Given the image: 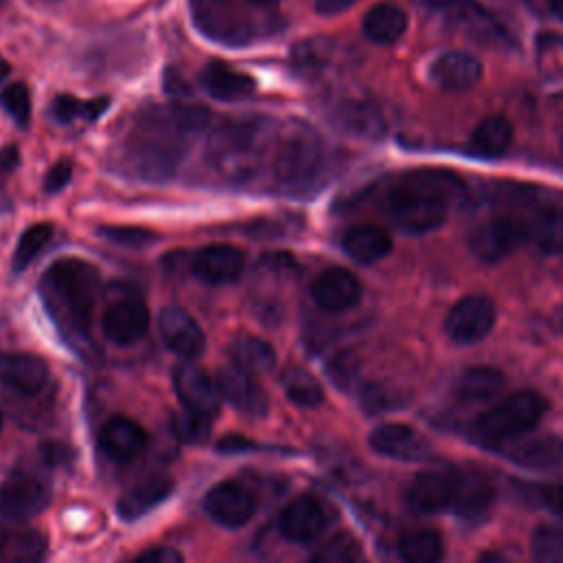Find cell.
Returning a JSON list of instances; mask_svg holds the SVG:
<instances>
[{
    "instance_id": "6da1fadb",
    "label": "cell",
    "mask_w": 563,
    "mask_h": 563,
    "mask_svg": "<svg viewBox=\"0 0 563 563\" xmlns=\"http://www.w3.org/2000/svg\"><path fill=\"white\" fill-rule=\"evenodd\" d=\"M209 123V112L189 103L141 110L119 147V167L136 180L165 183Z\"/></svg>"
},
{
    "instance_id": "7a4b0ae2",
    "label": "cell",
    "mask_w": 563,
    "mask_h": 563,
    "mask_svg": "<svg viewBox=\"0 0 563 563\" xmlns=\"http://www.w3.org/2000/svg\"><path fill=\"white\" fill-rule=\"evenodd\" d=\"M457 185L460 183L444 172H411L387 189L385 211L402 231H433L446 220Z\"/></svg>"
},
{
    "instance_id": "3957f363",
    "label": "cell",
    "mask_w": 563,
    "mask_h": 563,
    "mask_svg": "<svg viewBox=\"0 0 563 563\" xmlns=\"http://www.w3.org/2000/svg\"><path fill=\"white\" fill-rule=\"evenodd\" d=\"M271 172L275 185L295 198L317 194L328 178V152L323 139L308 125L288 123L275 143Z\"/></svg>"
},
{
    "instance_id": "277c9868",
    "label": "cell",
    "mask_w": 563,
    "mask_h": 563,
    "mask_svg": "<svg viewBox=\"0 0 563 563\" xmlns=\"http://www.w3.org/2000/svg\"><path fill=\"white\" fill-rule=\"evenodd\" d=\"M99 271L79 257H64L51 264L42 279V297L51 312L66 328L86 336L92 325V310L99 297Z\"/></svg>"
},
{
    "instance_id": "5b68a950",
    "label": "cell",
    "mask_w": 563,
    "mask_h": 563,
    "mask_svg": "<svg viewBox=\"0 0 563 563\" xmlns=\"http://www.w3.org/2000/svg\"><path fill=\"white\" fill-rule=\"evenodd\" d=\"M545 409L548 402L541 394L532 389L515 391L473 420L471 440L484 446L499 449L501 444L530 433L545 413Z\"/></svg>"
},
{
    "instance_id": "8992f818",
    "label": "cell",
    "mask_w": 563,
    "mask_h": 563,
    "mask_svg": "<svg viewBox=\"0 0 563 563\" xmlns=\"http://www.w3.org/2000/svg\"><path fill=\"white\" fill-rule=\"evenodd\" d=\"M264 125L266 119L246 117L227 121L222 128H218L209 141L211 167L231 180L251 178L262 150Z\"/></svg>"
},
{
    "instance_id": "52a82bcc",
    "label": "cell",
    "mask_w": 563,
    "mask_h": 563,
    "mask_svg": "<svg viewBox=\"0 0 563 563\" xmlns=\"http://www.w3.org/2000/svg\"><path fill=\"white\" fill-rule=\"evenodd\" d=\"M530 242L528 220L515 216H493L471 233V251L484 262H499Z\"/></svg>"
},
{
    "instance_id": "ba28073f",
    "label": "cell",
    "mask_w": 563,
    "mask_h": 563,
    "mask_svg": "<svg viewBox=\"0 0 563 563\" xmlns=\"http://www.w3.org/2000/svg\"><path fill=\"white\" fill-rule=\"evenodd\" d=\"M497 321L495 303L486 295H466L444 317V332L453 343L473 345L490 334Z\"/></svg>"
},
{
    "instance_id": "9c48e42d",
    "label": "cell",
    "mask_w": 563,
    "mask_h": 563,
    "mask_svg": "<svg viewBox=\"0 0 563 563\" xmlns=\"http://www.w3.org/2000/svg\"><path fill=\"white\" fill-rule=\"evenodd\" d=\"M51 493L42 477L15 471L0 488V515L13 523H26L48 506Z\"/></svg>"
},
{
    "instance_id": "30bf717a",
    "label": "cell",
    "mask_w": 563,
    "mask_h": 563,
    "mask_svg": "<svg viewBox=\"0 0 563 563\" xmlns=\"http://www.w3.org/2000/svg\"><path fill=\"white\" fill-rule=\"evenodd\" d=\"M457 495V468H433L418 473L407 488V506L418 515L453 510Z\"/></svg>"
},
{
    "instance_id": "8fae6325",
    "label": "cell",
    "mask_w": 563,
    "mask_h": 563,
    "mask_svg": "<svg viewBox=\"0 0 563 563\" xmlns=\"http://www.w3.org/2000/svg\"><path fill=\"white\" fill-rule=\"evenodd\" d=\"M150 328V310L145 301L123 290L103 312L101 317V330L106 339L114 345H132L145 336Z\"/></svg>"
},
{
    "instance_id": "7c38bea8",
    "label": "cell",
    "mask_w": 563,
    "mask_h": 563,
    "mask_svg": "<svg viewBox=\"0 0 563 563\" xmlns=\"http://www.w3.org/2000/svg\"><path fill=\"white\" fill-rule=\"evenodd\" d=\"M310 297L325 312H345L361 301L363 286L352 271L330 266L310 282Z\"/></svg>"
},
{
    "instance_id": "4fadbf2b",
    "label": "cell",
    "mask_w": 563,
    "mask_h": 563,
    "mask_svg": "<svg viewBox=\"0 0 563 563\" xmlns=\"http://www.w3.org/2000/svg\"><path fill=\"white\" fill-rule=\"evenodd\" d=\"M174 391L185 409L216 418L220 413V391L216 380L209 378L205 369L194 363H178L172 374Z\"/></svg>"
},
{
    "instance_id": "5bb4252c",
    "label": "cell",
    "mask_w": 563,
    "mask_h": 563,
    "mask_svg": "<svg viewBox=\"0 0 563 563\" xmlns=\"http://www.w3.org/2000/svg\"><path fill=\"white\" fill-rule=\"evenodd\" d=\"M205 510L216 523L224 528H240L253 517L255 497L244 484L224 479L211 486L205 495Z\"/></svg>"
},
{
    "instance_id": "9a60e30c",
    "label": "cell",
    "mask_w": 563,
    "mask_h": 563,
    "mask_svg": "<svg viewBox=\"0 0 563 563\" xmlns=\"http://www.w3.org/2000/svg\"><path fill=\"white\" fill-rule=\"evenodd\" d=\"M328 526V508L314 495H299L290 499L279 515V530L295 543L317 539Z\"/></svg>"
},
{
    "instance_id": "2e32d148",
    "label": "cell",
    "mask_w": 563,
    "mask_h": 563,
    "mask_svg": "<svg viewBox=\"0 0 563 563\" xmlns=\"http://www.w3.org/2000/svg\"><path fill=\"white\" fill-rule=\"evenodd\" d=\"M216 387L227 402L246 416H264L268 411V398L262 385L253 374L235 367L233 363L218 369Z\"/></svg>"
},
{
    "instance_id": "e0dca14e",
    "label": "cell",
    "mask_w": 563,
    "mask_h": 563,
    "mask_svg": "<svg viewBox=\"0 0 563 563\" xmlns=\"http://www.w3.org/2000/svg\"><path fill=\"white\" fill-rule=\"evenodd\" d=\"M158 332L165 345L183 358L200 356L207 343L198 321L185 308H178V306H167L161 310Z\"/></svg>"
},
{
    "instance_id": "ac0fdd59",
    "label": "cell",
    "mask_w": 563,
    "mask_h": 563,
    "mask_svg": "<svg viewBox=\"0 0 563 563\" xmlns=\"http://www.w3.org/2000/svg\"><path fill=\"white\" fill-rule=\"evenodd\" d=\"M497 451L506 455V460L515 462L521 468L530 471H548L556 468L563 462V440L556 435H521L506 444H501Z\"/></svg>"
},
{
    "instance_id": "d6986e66",
    "label": "cell",
    "mask_w": 563,
    "mask_h": 563,
    "mask_svg": "<svg viewBox=\"0 0 563 563\" xmlns=\"http://www.w3.org/2000/svg\"><path fill=\"white\" fill-rule=\"evenodd\" d=\"M482 62L460 48L444 51L431 62L429 77L431 81L449 92H464L482 79Z\"/></svg>"
},
{
    "instance_id": "ffe728a7",
    "label": "cell",
    "mask_w": 563,
    "mask_h": 563,
    "mask_svg": "<svg viewBox=\"0 0 563 563\" xmlns=\"http://www.w3.org/2000/svg\"><path fill=\"white\" fill-rule=\"evenodd\" d=\"M369 446L378 455L405 460V462L424 460L431 453L429 442L416 429H411L409 424H400V422L378 424L369 433Z\"/></svg>"
},
{
    "instance_id": "44dd1931",
    "label": "cell",
    "mask_w": 563,
    "mask_h": 563,
    "mask_svg": "<svg viewBox=\"0 0 563 563\" xmlns=\"http://www.w3.org/2000/svg\"><path fill=\"white\" fill-rule=\"evenodd\" d=\"M147 446V433L143 427L125 416L110 418L99 431V449L112 462H132Z\"/></svg>"
},
{
    "instance_id": "7402d4cb",
    "label": "cell",
    "mask_w": 563,
    "mask_h": 563,
    "mask_svg": "<svg viewBox=\"0 0 563 563\" xmlns=\"http://www.w3.org/2000/svg\"><path fill=\"white\" fill-rule=\"evenodd\" d=\"M244 253L233 244H209L191 260L194 275L205 284H229L240 277Z\"/></svg>"
},
{
    "instance_id": "603a6c76",
    "label": "cell",
    "mask_w": 563,
    "mask_h": 563,
    "mask_svg": "<svg viewBox=\"0 0 563 563\" xmlns=\"http://www.w3.org/2000/svg\"><path fill=\"white\" fill-rule=\"evenodd\" d=\"M330 121L341 132L356 139H380L385 132V119L380 110L369 101L343 99L330 108Z\"/></svg>"
},
{
    "instance_id": "cb8c5ba5",
    "label": "cell",
    "mask_w": 563,
    "mask_h": 563,
    "mask_svg": "<svg viewBox=\"0 0 563 563\" xmlns=\"http://www.w3.org/2000/svg\"><path fill=\"white\" fill-rule=\"evenodd\" d=\"M495 501V488L488 477L475 468H457V495L453 512L466 521H479Z\"/></svg>"
},
{
    "instance_id": "d4e9b609",
    "label": "cell",
    "mask_w": 563,
    "mask_h": 563,
    "mask_svg": "<svg viewBox=\"0 0 563 563\" xmlns=\"http://www.w3.org/2000/svg\"><path fill=\"white\" fill-rule=\"evenodd\" d=\"M0 380L13 391L37 394L48 380V367L35 354L0 352Z\"/></svg>"
},
{
    "instance_id": "484cf974",
    "label": "cell",
    "mask_w": 563,
    "mask_h": 563,
    "mask_svg": "<svg viewBox=\"0 0 563 563\" xmlns=\"http://www.w3.org/2000/svg\"><path fill=\"white\" fill-rule=\"evenodd\" d=\"M174 490V482L167 475H154L136 486L128 488L119 501H117V512L125 521H134L143 515H147L152 508L163 504Z\"/></svg>"
},
{
    "instance_id": "4316f807",
    "label": "cell",
    "mask_w": 563,
    "mask_h": 563,
    "mask_svg": "<svg viewBox=\"0 0 563 563\" xmlns=\"http://www.w3.org/2000/svg\"><path fill=\"white\" fill-rule=\"evenodd\" d=\"M200 81L202 88L220 101L246 99L255 90V79L251 75L240 73L220 59H213L202 68Z\"/></svg>"
},
{
    "instance_id": "83f0119b",
    "label": "cell",
    "mask_w": 563,
    "mask_h": 563,
    "mask_svg": "<svg viewBox=\"0 0 563 563\" xmlns=\"http://www.w3.org/2000/svg\"><path fill=\"white\" fill-rule=\"evenodd\" d=\"M343 251L361 264H374L389 255L391 251V235L376 224H356L350 227L341 238Z\"/></svg>"
},
{
    "instance_id": "f1b7e54d",
    "label": "cell",
    "mask_w": 563,
    "mask_h": 563,
    "mask_svg": "<svg viewBox=\"0 0 563 563\" xmlns=\"http://www.w3.org/2000/svg\"><path fill=\"white\" fill-rule=\"evenodd\" d=\"M407 13L394 2L374 4L363 18V33L369 42L387 46L398 42L407 31Z\"/></svg>"
},
{
    "instance_id": "f546056e",
    "label": "cell",
    "mask_w": 563,
    "mask_h": 563,
    "mask_svg": "<svg viewBox=\"0 0 563 563\" xmlns=\"http://www.w3.org/2000/svg\"><path fill=\"white\" fill-rule=\"evenodd\" d=\"M512 123L501 114H490L482 119L468 139V150L482 158L504 156L512 143Z\"/></svg>"
},
{
    "instance_id": "4dcf8cb0",
    "label": "cell",
    "mask_w": 563,
    "mask_h": 563,
    "mask_svg": "<svg viewBox=\"0 0 563 563\" xmlns=\"http://www.w3.org/2000/svg\"><path fill=\"white\" fill-rule=\"evenodd\" d=\"M229 358L235 367H240L253 376L273 369L275 361H277L273 345L266 343L264 339H257L251 334H242L231 341Z\"/></svg>"
},
{
    "instance_id": "1f68e13d",
    "label": "cell",
    "mask_w": 563,
    "mask_h": 563,
    "mask_svg": "<svg viewBox=\"0 0 563 563\" xmlns=\"http://www.w3.org/2000/svg\"><path fill=\"white\" fill-rule=\"evenodd\" d=\"M506 378L497 367L490 365H475L468 367L455 385V394L464 402H482L497 396L504 387Z\"/></svg>"
},
{
    "instance_id": "d6a6232c",
    "label": "cell",
    "mask_w": 563,
    "mask_h": 563,
    "mask_svg": "<svg viewBox=\"0 0 563 563\" xmlns=\"http://www.w3.org/2000/svg\"><path fill=\"white\" fill-rule=\"evenodd\" d=\"M530 242L545 255H563V209L545 207L528 220Z\"/></svg>"
},
{
    "instance_id": "836d02e7",
    "label": "cell",
    "mask_w": 563,
    "mask_h": 563,
    "mask_svg": "<svg viewBox=\"0 0 563 563\" xmlns=\"http://www.w3.org/2000/svg\"><path fill=\"white\" fill-rule=\"evenodd\" d=\"M440 9H444L457 24H462L471 35L484 40H497L499 24L482 11V7L473 0H435Z\"/></svg>"
},
{
    "instance_id": "e575fe53",
    "label": "cell",
    "mask_w": 563,
    "mask_h": 563,
    "mask_svg": "<svg viewBox=\"0 0 563 563\" xmlns=\"http://www.w3.org/2000/svg\"><path fill=\"white\" fill-rule=\"evenodd\" d=\"M396 550L405 563H440L444 556L440 534L422 528L400 534Z\"/></svg>"
},
{
    "instance_id": "d590c367",
    "label": "cell",
    "mask_w": 563,
    "mask_h": 563,
    "mask_svg": "<svg viewBox=\"0 0 563 563\" xmlns=\"http://www.w3.org/2000/svg\"><path fill=\"white\" fill-rule=\"evenodd\" d=\"M308 563H369V559L350 532H336L312 552Z\"/></svg>"
},
{
    "instance_id": "8d00e7d4",
    "label": "cell",
    "mask_w": 563,
    "mask_h": 563,
    "mask_svg": "<svg viewBox=\"0 0 563 563\" xmlns=\"http://www.w3.org/2000/svg\"><path fill=\"white\" fill-rule=\"evenodd\" d=\"M108 106H110L108 97H97V99H90V101H81L73 95H57L53 106H51V112H53V119L57 123H70V121H77V119H90L92 121Z\"/></svg>"
},
{
    "instance_id": "74e56055",
    "label": "cell",
    "mask_w": 563,
    "mask_h": 563,
    "mask_svg": "<svg viewBox=\"0 0 563 563\" xmlns=\"http://www.w3.org/2000/svg\"><path fill=\"white\" fill-rule=\"evenodd\" d=\"M284 391L297 407H319L323 402L321 385L299 367H292L284 374Z\"/></svg>"
},
{
    "instance_id": "f35d334b",
    "label": "cell",
    "mask_w": 563,
    "mask_h": 563,
    "mask_svg": "<svg viewBox=\"0 0 563 563\" xmlns=\"http://www.w3.org/2000/svg\"><path fill=\"white\" fill-rule=\"evenodd\" d=\"M51 235H53V227L46 222L29 227L18 240V246H15V253L11 260V271L22 273L40 255V251L48 244Z\"/></svg>"
},
{
    "instance_id": "ab89813d",
    "label": "cell",
    "mask_w": 563,
    "mask_h": 563,
    "mask_svg": "<svg viewBox=\"0 0 563 563\" xmlns=\"http://www.w3.org/2000/svg\"><path fill=\"white\" fill-rule=\"evenodd\" d=\"M530 548L537 563H563V526H539L532 532Z\"/></svg>"
},
{
    "instance_id": "60d3db41",
    "label": "cell",
    "mask_w": 563,
    "mask_h": 563,
    "mask_svg": "<svg viewBox=\"0 0 563 563\" xmlns=\"http://www.w3.org/2000/svg\"><path fill=\"white\" fill-rule=\"evenodd\" d=\"M517 490L523 497V501H528L532 506H539V508L552 512L554 517L563 519V484H528V482H519Z\"/></svg>"
},
{
    "instance_id": "b9f144b4",
    "label": "cell",
    "mask_w": 563,
    "mask_h": 563,
    "mask_svg": "<svg viewBox=\"0 0 563 563\" xmlns=\"http://www.w3.org/2000/svg\"><path fill=\"white\" fill-rule=\"evenodd\" d=\"M172 429H174V433H176V438L180 442H185V444H200L211 433V418H207L202 413H196V411H189V409L183 407V411H178L174 416Z\"/></svg>"
},
{
    "instance_id": "7bdbcfd3",
    "label": "cell",
    "mask_w": 563,
    "mask_h": 563,
    "mask_svg": "<svg viewBox=\"0 0 563 563\" xmlns=\"http://www.w3.org/2000/svg\"><path fill=\"white\" fill-rule=\"evenodd\" d=\"M44 552H46V543H44L42 534L22 532L11 541L2 563H42Z\"/></svg>"
},
{
    "instance_id": "ee69618b",
    "label": "cell",
    "mask_w": 563,
    "mask_h": 563,
    "mask_svg": "<svg viewBox=\"0 0 563 563\" xmlns=\"http://www.w3.org/2000/svg\"><path fill=\"white\" fill-rule=\"evenodd\" d=\"M0 106L4 108V112L18 125L29 123V119H31V95H29L24 84H11L9 88H4L2 95H0Z\"/></svg>"
},
{
    "instance_id": "f6af8a7d",
    "label": "cell",
    "mask_w": 563,
    "mask_h": 563,
    "mask_svg": "<svg viewBox=\"0 0 563 563\" xmlns=\"http://www.w3.org/2000/svg\"><path fill=\"white\" fill-rule=\"evenodd\" d=\"M97 231L106 240L121 244V246H132V249L147 246V244L156 242V233L150 229H143V227H99Z\"/></svg>"
},
{
    "instance_id": "bcb514c9",
    "label": "cell",
    "mask_w": 563,
    "mask_h": 563,
    "mask_svg": "<svg viewBox=\"0 0 563 563\" xmlns=\"http://www.w3.org/2000/svg\"><path fill=\"white\" fill-rule=\"evenodd\" d=\"M70 176H73V161H70V158L57 161V163L46 172V176H44V191H46V194H57V191H62V189L68 185Z\"/></svg>"
},
{
    "instance_id": "7dc6e473",
    "label": "cell",
    "mask_w": 563,
    "mask_h": 563,
    "mask_svg": "<svg viewBox=\"0 0 563 563\" xmlns=\"http://www.w3.org/2000/svg\"><path fill=\"white\" fill-rule=\"evenodd\" d=\"M132 563H185L183 554L169 545H156L139 554Z\"/></svg>"
},
{
    "instance_id": "c3c4849f",
    "label": "cell",
    "mask_w": 563,
    "mask_h": 563,
    "mask_svg": "<svg viewBox=\"0 0 563 563\" xmlns=\"http://www.w3.org/2000/svg\"><path fill=\"white\" fill-rule=\"evenodd\" d=\"M257 444H253L251 440L242 438V435H224L220 442H218V451H224V453H238V451H246V449H255Z\"/></svg>"
},
{
    "instance_id": "681fc988",
    "label": "cell",
    "mask_w": 563,
    "mask_h": 563,
    "mask_svg": "<svg viewBox=\"0 0 563 563\" xmlns=\"http://www.w3.org/2000/svg\"><path fill=\"white\" fill-rule=\"evenodd\" d=\"M356 2L358 0H314V11L321 15H334L350 9Z\"/></svg>"
},
{
    "instance_id": "f907efd6",
    "label": "cell",
    "mask_w": 563,
    "mask_h": 563,
    "mask_svg": "<svg viewBox=\"0 0 563 563\" xmlns=\"http://www.w3.org/2000/svg\"><path fill=\"white\" fill-rule=\"evenodd\" d=\"M18 163V150L15 147H4L0 154V169H13Z\"/></svg>"
},
{
    "instance_id": "816d5d0a",
    "label": "cell",
    "mask_w": 563,
    "mask_h": 563,
    "mask_svg": "<svg viewBox=\"0 0 563 563\" xmlns=\"http://www.w3.org/2000/svg\"><path fill=\"white\" fill-rule=\"evenodd\" d=\"M475 563H515V561H512V559H508V556H506V554H501V552L488 550V552L479 554Z\"/></svg>"
},
{
    "instance_id": "f5cc1de1",
    "label": "cell",
    "mask_w": 563,
    "mask_h": 563,
    "mask_svg": "<svg viewBox=\"0 0 563 563\" xmlns=\"http://www.w3.org/2000/svg\"><path fill=\"white\" fill-rule=\"evenodd\" d=\"M548 7L556 18L563 20V0H548Z\"/></svg>"
},
{
    "instance_id": "db71d44e",
    "label": "cell",
    "mask_w": 563,
    "mask_h": 563,
    "mask_svg": "<svg viewBox=\"0 0 563 563\" xmlns=\"http://www.w3.org/2000/svg\"><path fill=\"white\" fill-rule=\"evenodd\" d=\"M11 73V66H9V62L4 59V57H0V81L7 77Z\"/></svg>"
},
{
    "instance_id": "11a10c76",
    "label": "cell",
    "mask_w": 563,
    "mask_h": 563,
    "mask_svg": "<svg viewBox=\"0 0 563 563\" xmlns=\"http://www.w3.org/2000/svg\"><path fill=\"white\" fill-rule=\"evenodd\" d=\"M251 4H255V7H273V4H277L279 0H249Z\"/></svg>"
},
{
    "instance_id": "9f6ffc18",
    "label": "cell",
    "mask_w": 563,
    "mask_h": 563,
    "mask_svg": "<svg viewBox=\"0 0 563 563\" xmlns=\"http://www.w3.org/2000/svg\"><path fill=\"white\" fill-rule=\"evenodd\" d=\"M7 548V532H4V528L0 526V552Z\"/></svg>"
},
{
    "instance_id": "6f0895ef",
    "label": "cell",
    "mask_w": 563,
    "mask_h": 563,
    "mask_svg": "<svg viewBox=\"0 0 563 563\" xmlns=\"http://www.w3.org/2000/svg\"><path fill=\"white\" fill-rule=\"evenodd\" d=\"M561 328H563V308H561Z\"/></svg>"
},
{
    "instance_id": "680465c9",
    "label": "cell",
    "mask_w": 563,
    "mask_h": 563,
    "mask_svg": "<svg viewBox=\"0 0 563 563\" xmlns=\"http://www.w3.org/2000/svg\"><path fill=\"white\" fill-rule=\"evenodd\" d=\"M0 429H2V413H0Z\"/></svg>"
},
{
    "instance_id": "91938a15",
    "label": "cell",
    "mask_w": 563,
    "mask_h": 563,
    "mask_svg": "<svg viewBox=\"0 0 563 563\" xmlns=\"http://www.w3.org/2000/svg\"><path fill=\"white\" fill-rule=\"evenodd\" d=\"M561 150H563V136H561Z\"/></svg>"
}]
</instances>
